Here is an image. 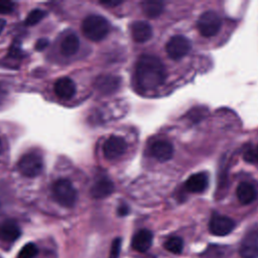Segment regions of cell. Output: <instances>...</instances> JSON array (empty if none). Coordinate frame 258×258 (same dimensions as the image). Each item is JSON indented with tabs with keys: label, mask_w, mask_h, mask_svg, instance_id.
Returning a JSON list of instances; mask_svg holds the SVG:
<instances>
[{
	"label": "cell",
	"mask_w": 258,
	"mask_h": 258,
	"mask_svg": "<svg viewBox=\"0 0 258 258\" xmlns=\"http://www.w3.org/2000/svg\"><path fill=\"white\" fill-rule=\"evenodd\" d=\"M120 85V79L111 75H102L96 79L95 88L98 92L104 95H109L116 92Z\"/></svg>",
	"instance_id": "11"
},
{
	"label": "cell",
	"mask_w": 258,
	"mask_h": 258,
	"mask_svg": "<svg viewBox=\"0 0 258 258\" xmlns=\"http://www.w3.org/2000/svg\"><path fill=\"white\" fill-rule=\"evenodd\" d=\"M15 4L11 1L0 0V14H8L14 10Z\"/></svg>",
	"instance_id": "26"
},
{
	"label": "cell",
	"mask_w": 258,
	"mask_h": 258,
	"mask_svg": "<svg viewBox=\"0 0 258 258\" xmlns=\"http://www.w3.org/2000/svg\"><path fill=\"white\" fill-rule=\"evenodd\" d=\"M52 196L55 202L66 208L73 207L77 202V190L73 183L66 178L58 179L52 186Z\"/></svg>",
	"instance_id": "3"
},
{
	"label": "cell",
	"mask_w": 258,
	"mask_h": 258,
	"mask_svg": "<svg viewBox=\"0 0 258 258\" xmlns=\"http://www.w3.org/2000/svg\"><path fill=\"white\" fill-rule=\"evenodd\" d=\"M144 14L149 18L158 17L163 11V3L156 0H146L141 3Z\"/></svg>",
	"instance_id": "20"
},
{
	"label": "cell",
	"mask_w": 258,
	"mask_h": 258,
	"mask_svg": "<svg viewBox=\"0 0 258 258\" xmlns=\"http://www.w3.org/2000/svg\"><path fill=\"white\" fill-rule=\"evenodd\" d=\"M209 184V177L205 172H198L190 175L185 181V189L189 192H203Z\"/></svg>",
	"instance_id": "16"
},
{
	"label": "cell",
	"mask_w": 258,
	"mask_h": 258,
	"mask_svg": "<svg viewBox=\"0 0 258 258\" xmlns=\"http://www.w3.org/2000/svg\"><path fill=\"white\" fill-rule=\"evenodd\" d=\"M135 77L138 86L142 90H154L164 83L165 68L157 56L142 54L136 62Z\"/></svg>",
	"instance_id": "1"
},
{
	"label": "cell",
	"mask_w": 258,
	"mask_h": 258,
	"mask_svg": "<svg viewBox=\"0 0 258 258\" xmlns=\"http://www.w3.org/2000/svg\"><path fill=\"white\" fill-rule=\"evenodd\" d=\"M234 227V221L222 215H214L209 223L210 232L216 236H226L232 232Z\"/></svg>",
	"instance_id": "9"
},
{
	"label": "cell",
	"mask_w": 258,
	"mask_h": 258,
	"mask_svg": "<svg viewBox=\"0 0 258 258\" xmlns=\"http://www.w3.org/2000/svg\"><path fill=\"white\" fill-rule=\"evenodd\" d=\"M79 46H80V41L78 36L74 33H70L67 36H64V38L62 39L60 43V51L63 55L71 56L78 51Z\"/></svg>",
	"instance_id": "19"
},
{
	"label": "cell",
	"mask_w": 258,
	"mask_h": 258,
	"mask_svg": "<svg viewBox=\"0 0 258 258\" xmlns=\"http://www.w3.org/2000/svg\"><path fill=\"white\" fill-rule=\"evenodd\" d=\"M83 34L92 41H100L107 36L110 31L108 20L101 15H89L82 23Z\"/></svg>",
	"instance_id": "2"
},
{
	"label": "cell",
	"mask_w": 258,
	"mask_h": 258,
	"mask_svg": "<svg viewBox=\"0 0 258 258\" xmlns=\"http://www.w3.org/2000/svg\"><path fill=\"white\" fill-rule=\"evenodd\" d=\"M47 44H48L47 39L41 38V39L37 40V42H36V44H35V49H37V50H42V49H44V48L47 46Z\"/></svg>",
	"instance_id": "28"
},
{
	"label": "cell",
	"mask_w": 258,
	"mask_h": 258,
	"mask_svg": "<svg viewBox=\"0 0 258 258\" xmlns=\"http://www.w3.org/2000/svg\"><path fill=\"white\" fill-rule=\"evenodd\" d=\"M164 248L173 254H179L183 248V241L179 237H171L165 241Z\"/></svg>",
	"instance_id": "21"
},
{
	"label": "cell",
	"mask_w": 258,
	"mask_h": 258,
	"mask_svg": "<svg viewBox=\"0 0 258 258\" xmlns=\"http://www.w3.org/2000/svg\"><path fill=\"white\" fill-rule=\"evenodd\" d=\"M114 190V183L106 177L97 180L91 187V195L95 199H104Z\"/></svg>",
	"instance_id": "17"
},
{
	"label": "cell",
	"mask_w": 258,
	"mask_h": 258,
	"mask_svg": "<svg viewBox=\"0 0 258 258\" xmlns=\"http://www.w3.org/2000/svg\"><path fill=\"white\" fill-rule=\"evenodd\" d=\"M244 159L247 162H258V147H252L245 151L244 153Z\"/></svg>",
	"instance_id": "25"
},
{
	"label": "cell",
	"mask_w": 258,
	"mask_h": 258,
	"mask_svg": "<svg viewBox=\"0 0 258 258\" xmlns=\"http://www.w3.org/2000/svg\"><path fill=\"white\" fill-rule=\"evenodd\" d=\"M21 235V231L16 222L12 220L3 221L0 224V239L4 242H14Z\"/></svg>",
	"instance_id": "15"
},
{
	"label": "cell",
	"mask_w": 258,
	"mask_h": 258,
	"mask_svg": "<svg viewBox=\"0 0 258 258\" xmlns=\"http://www.w3.org/2000/svg\"><path fill=\"white\" fill-rule=\"evenodd\" d=\"M191 48L190 41L183 35H174L166 43L165 49L168 56L174 60L185 56Z\"/></svg>",
	"instance_id": "6"
},
{
	"label": "cell",
	"mask_w": 258,
	"mask_h": 258,
	"mask_svg": "<svg viewBox=\"0 0 258 258\" xmlns=\"http://www.w3.org/2000/svg\"><path fill=\"white\" fill-rule=\"evenodd\" d=\"M222 26L220 15L212 10L204 12L198 20V29L205 37L216 35Z\"/></svg>",
	"instance_id": "5"
},
{
	"label": "cell",
	"mask_w": 258,
	"mask_h": 258,
	"mask_svg": "<svg viewBox=\"0 0 258 258\" xmlns=\"http://www.w3.org/2000/svg\"><path fill=\"white\" fill-rule=\"evenodd\" d=\"M45 16V12L41 9H34L30 11L25 19V24L28 26L38 23Z\"/></svg>",
	"instance_id": "23"
},
{
	"label": "cell",
	"mask_w": 258,
	"mask_h": 258,
	"mask_svg": "<svg viewBox=\"0 0 258 258\" xmlns=\"http://www.w3.org/2000/svg\"><path fill=\"white\" fill-rule=\"evenodd\" d=\"M38 248L34 243L25 244L18 253L17 258H33L37 255Z\"/></svg>",
	"instance_id": "22"
},
{
	"label": "cell",
	"mask_w": 258,
	"mask_h": 258,
	"mask_svg": "<svg viewBox=\"0 0 258 258\" xmlns=\"http://www.w3.org/2000/svg\"><path fill=\"white\" fill-rule=\"evenodd\" d=\"M43 161L39 153L28 152L21 156L18 161L20 173L26 177H35L42 171Z\"/></svg>",
	"instance_id": "4"
},
{
	"label": "cell",
	"mask_w": 258,
	"mask_h": 258,
	"mask_svg": "<svg viewBox=\"0 0 258 258\" xmlns=\"http://www.w3.org/2000/svg\"><path fill=\"white\" fill-rule=\"evenodd\" d=\"M153 235L151 231L142 229L136 232L132 238L131 246L137 252H146L152 245Z\"/></svg>",
	"instance_id": "13"
},
{
	"label": "cell",
	"mask_w": 258,
	"mask_h": 258,
	"mask_svg": "<svg viewBox=\"0 0 258 258\" xmlns=\"http://www.w3.org/2000/svg\"><path fill=\"white\" fill-rule=\"evenodd\" d=\"M5 24H6V21H5L4 19L0 18V33H1V31L4 29V27H5Z\"/></svg>",
	"instance_id": "30"
},
{
	"label": "cell",
	"mask_w": 258,
	"mask_h": 258,
	"mask_svg": "<svg viewBox=\"0 0 258 258\" xmlns=\"http://www.w3.org/2000/svg\"><path fill=\"white\" fill-rule=\"evenodd\" d=\"M121 244H122V240L120 238L114 239V241L112 242V245H111L109 258H119V254L121 251Z\"/></svg>",
	"instance_id": "24"
},
{
	"label": "cell",
	"mask_w": 258,
	"mask_h": 258,
	"mask_svg": "<svg viewBox=\"0 0 258 258\" xmlns=\"http://www.w3.org/2000/svg\"><path fill=\"white\" fill-rule=\"evenodd\" d=\"M0 149H1V140H0Z\"/></svg>",
	"instance_id": "31"
},
{
	"label": "cell",
	"mask_w": 258,
	"mask_h": 258,
	"mask_svg": "<svg viewBox=\"0 0 258 258\" xmlns=\"http://www.w3.org/2000/svg\"><path fill=\"white\" fill-rule=\"evenodd\" d=\"M237 198L239 202L243 205H248L251 204L257 197V191L254 185H252L249 182H241L236 189Z\"/></svg>",
	"instance_id": "18"
},
{
	"label": "cell",
	"mask_w": 258,
	"mask_h": 258,
	"mask_svg": "<svg viewBox=\"0 0 258 258\" xmlns=\"http://www.w3.org/2000/svg\"><path fill=\"white\" fill-rule=\"evenodd\" d=\"M100 3L105 5V6L115 7V6H118L121 3H123V1L122 0H102V1H100Z\"/></svg>",
	"instance_id": "27"
},
{
	"label": "cell",
	"mask_w": 258,
	"mask_h": 258,
	"mask_svg": "<svg viewBox=\"0 0 258 258\" xmlns=\"http://www.w3.org/2000/svg\"><path fill=\"white\" fill-rule=\"evenodd\" d=\"M130 32H131L132 38L136 42L142 43V42H146L147 40H149L151 38V36H152V27L146 21L137 20V21H134L131 24Z\"/></svg>",
	"instance_id": "10"
},
{
	"label": "cell",
	"mask_w": 258,
	"mask_h": 258,
	"mask_svg": "<svg viewBox=\"0 0 258 258\" xmlns=\"http://www.w3.org/2000/svg\"><path fill=\"white\" fill-rule=\"evenodd\" d=\"M128 213H129V207L126 205V204H123V205H121L119 208H118V215L119 216H126V215H128Z\"/></svg>",
	"instance_id": "29"
},
{
	"label": "cell",
	"mask_w": 258,
	"mask_h": 258,
	"mask_svg": "<svg viewBox=\"0 0 258 258\" xmlns=\"http://www.w3.org/2000/svg\"><path fill=\"white\" fill-rule=\"evenodd\" d=\"M54 93L61 100H70L76 94V85L72 79L62 77L55 82Z\"/></svg>",
	"instance_id": "14"
},
{
	"label": "cell",
	"mask_w": 258,
	"mask_h": 258,
	"mask_svg": "<svg viewBox=\"0 0 258 258\" xmlns=\"http://www.w3.org/2000/svg\"><path fill=\"white\" fill-rule=\"evenodd\" d=\"M239 253L242 258L258 257V229L250 230L244 237Z\"/></svg>",
	"instance_id": "8"
},
{
	"label": "cell",
	"mask_w": 258,
	"mask_h": 258,
	"mask_svg": "<svg viewBox=\"0 0 258 258\" xmlns=\"http://www.w3.org/2000/svg\"><path fill=\"white\" fill-rule=\"evenodd\" d=\"M127 149V143L124 138L120 136L109 137L103 145V153L107 159L113 160L122 156Z\"/></svg>",
	"instance_id": "7"
},
{
	"label": "cell",
	"mask_w": 258,
	"mask_h": 258,
	"mask_svg": "<svg viewBox=\"0 0 258 258\" xmlns=\"http://www.w3.org/2000/svg\"><path fill=\"white\" fill-rule=\"evenodd\" d=\"M151 155L160 162L169 160L173 155V147L170 142L166 140L155 141L150 148Z\"/></svg>",
	"instance_id": "12"
}]
</instances>
